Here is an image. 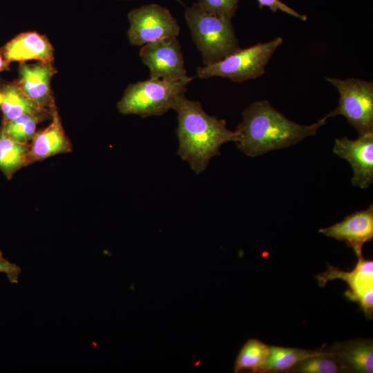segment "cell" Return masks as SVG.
<instances>
[{"label":"cell","mask_w":373,"mask_h":373,"mask_svg":"<svg viewBox=\"0 0 373 373\" xmlns=\"http://www.w3.org/2000/svg\"><path fill=\"white\" fill-rule=\"evenodd\" d=\"M356 265L352 271H343L329 266L323 274L317 276L320 286H325L329 280L336 278L345 281L349 287L346 297L358 303L366 318L371 319L373 314V261L357 255Z\"/></svg>","instance_id":"obj_9"},{"label":"cell","mask_w":373,"mask_h":373,"mask_svg":"<svg viewBox=\"0 0 373 373\" xmlns=\"http://www.w3.org/2000/svg\"><path fill=\"white\" fill-rule=\"evenodd\" d=\"M0 111L3 114L2 124L25 113H46L52 115L27 97L16 80L0 82Z\"/></svg>","instance_id":"obj_16"},{"label":"cell","mask_w":373,"mask_h":373,"mask_svg":"<svg viewBox=\"0 0 373 373\" xmlns=\"http://www.w3.org/2000/svg\"><path fill=\"white\" fill-rule=\"evenodd\" d=\"M128 19V38L133 46H141L162 39L177 37L180 33L177 20L168 9L157 4L135 8L129 12Z\"/></svg>","instance_id":"obj_7"},{"label":"cell","mask_w":373,"mask_h":373,"mask_svg":"<svg viewBox=\"0 0 373 373\" xmlns=\"http://www.w3.org/2000/svg\"><path fill=\"white\" fill-rule=\"evenodd\" d=\"M57 73L52 62L36 64L21 62L19 66L17 84L25 95L51 115L57 110L50 88L53 76Z\"/></svg>","instance_id":"obj_11"},{"label":"cell","mask_w":373,"mask_h":373,"mask_svg":"<svg viewBox=\"0 0 373 373\" xmlns=\"http://www.w3.org/2000/svg\"><path fill=\"white\" fill-rule=\"evenodd\" d=\"M142 46L140 56L150 70V78L172 82L189 77L177 37L162 39Z\"/></svg>","instance_id":"obj_8"},{"label":"cell","mask_w":373,"mask_h":373,"mask_svg":"<svg viewBox=\"0 0 373 373\" xmlns=\"http://www.w3.org/2000/svg\"><path fill=\"white\" fill-rule=\"evenodd\" d=\"M193 77L178 81L150 78L129 84L117 109L123 115H137L144 118L166 113L178 96L185 93L186 86Z\"/></svg>","instance_id":"obj_4"},{"label":"cell","mask_w":373,"mask_h":373,"mask_svg":"<svg viewBox=\"0 0 373 373\" xmlns=\"http://www.w3.org/2000/svg\"><path fill=\"white\" fill-rule=\"evenodd\" d=\"M269 345L256 338L248 340L242 346L236 358L234 372L249 371L258 372L265 362Z\"/></svg>","instance_id":"obj_19"},{"label":"cell","mask_w":373,"mask_h":373,"mask_svg":"<svg viewBox=\"0 0 373 373\" xmlns=\"http://www.w3.org/2000/svg\"><path fill=\"white\" fill-rule=\"evenodd\" d=\"M257 1L260 8L267 7L274 12L280 10L302 21L307 20V17L305 15L299 14L295 10L280 0H257Z\"/></svg>","instance_id":"obj_23"},{"label":"cell","mask_w":373,"mask_h":373,"mask_svg":"<svg viewBox=\"0 0 373 373\" xmlns=\"http://www.w3.org/2000/svg\"><path fill=\"white\" fill-rule=\"evenodd\" d=\"M172 109L178 114L177 153L196 174L204 171L211 159L220 154L223 144L239 139L238 132L228 129L224 119L209 115L199 102L187 99L185 93L177 97Z\"/></svg>","instance_id":"obj_1"},{"label":"cell","mask_w":373,"mask_h":373,"mask_svg":"<svg viewBox=\"0 0 373 373\" xmlns=\"http://www.w3.org/2000/svg\"><path fill=\"white\" fill-rule=\"evenodd\" d=\"M334 153L346 160L353 171L352 183L366 189L373 182V132L352 140L345 136L335 139Z\"/></svg>","instance_id":"obj_10"},{"label":"cell","mask_w":373,"mask_h":373,"mask_svg":"<svg viewBox=\"0 0 373 373\" xmlns=\"http://www.w3.org/2000/svg\"><path fill=\"white\" fill-rule=\"evenodd\" d=\"M6 60L26 62L29 60L53 62L54 48L48 38L36 31L23 32L0 48Z\"/></svg>","instance_id":"obj_13"},{"label":"cell","mask_w":373,"mask_h":373,"mask_svg":"<svg viewBox=\"0 0 373 373\" xmlns=\"http://www.w3.org/2000/svg\"><path fill=\"white\" fill-rule=\"evenodd\" d=\"M72 149V144L56 110L52 114L51 123L44 129L36 132L30 144V155L33 163L57 154L71 152Z\"/></svg>","instance_id":"obj_15"},{"label":"cell","mask_w":373,"mask_h":373,"mask_svg":"<svg viewBox=\"0 0 373 373\" xmlns=\"http://www.w3.org/2000/svg\"><path fill=\"white\" fill-rule=\"evenodd\" d=\"M339 93L338 106L323 119L344 116L358 135L373 132V82L359 79L325 77Z\"/></svg>","instance_id":"obj_6"},{"label":"cell","mask_w":373,"mask_h":373,"mask_svg":"<svg viewBox=\"0 0 373 373\" xmlns=\"http://www.w3.org/2000/svg\"><path fill=\"white\" fill-rule=\"evenodd\" d=\"M9 65L10 64L6 60L0 50V73L8 70L10 69Z\"/></svg>","instance_id":"obj_25"},{"label":"cell","mask_w":373,"mask_h":373,"mask_svg":"<svg viewBox=\"0 0 373 373\" xmlns=\"http://www.w3.org/2000/svg\"><path fill=\"white\" fill-rule=\"evenodd\" d=\"M30 144L16 141L0 128V170L8 179L32 164Z\"/></svg>","instance_id":"obj_17"},{"label":"cell","mask_w":373,"mask_h":373,"mask_svg":"<svg viewBox=\"0 0 373 373\" xmlns=\"http://www.w3.org/2000/svg\"><path fill=\"white\" fill-rule=\"evenodd\" d=\"M184 17L204 66L241 48L231 19L207 13L197 3L186 9Z\"/></svg>","instance_id":"obj_3"},{"label":"cell","mask_w":373,"mask_h":373,"mask_svg":"<svg viewBox=\"0 0 373 373\" xmlns=\"http://www.w3.org/2000/svg\"><path fill=\"white\" fill-rule=\"evenodd\" d=\"M48 115L46 113L22 114L6 124H1V128L13 140L29 144L28 142L32 140L37 132V125Z\"/></svg>","instance_id":"obj_20"},{"label":"cell","mask_w":373,"mask_h":373,"mask_svg":"<svg viewBox=\"0 0 373 373\" xmlns=\"http://www.w3.org/2000/svg\"><path fill=\"white\" fill-rule=\"evenodd\" d=\"M328 350L338 360L344 372H373L372 338H358L336 342Z\"/></svg>","instance_id":"obj_14"},{"label":"cell","mask_w":373,"mask_h":373,"mask_svg":"<svg viewBox=\"0 0 373 373\" xmlns=\"http://www.w3.org/2000/svg\"><path fill=\"white\" fill-rule=\"evenodd\" d=\"M326 124L323 118L311 125H301L287 119L267 100L255 102L242 112L236 131L237 147L246 155L256 157L271 151L297 144L316 134Z\"/></svg>","instance_id":"obj_2"},{"label":"cell","mask_w":373,"mask_h":373,"mask_svg":"<svg viewBox=\"0 0 373 373\" xmlns=\"http://www.w3.org/2000/svg\"><path fill=\"white\" fill-rule=\"evenodd\" d=\"M324 350H305L269 345L268 356L259 373L287 372L291 367L305 358L320 354Z\"/></svg>","instance_id":"obj_18"},{"label":"cell","mask_w":373,"mask_h":373,"mask_svg":"<svg viewBox=\"0 0 373 373\" xmlns=\"http://www.w3.org/2000/svg\"><path fill=\"white\" fill-rule=\"evenodd\" d=\"M288 373H339L343 370L328 348L318 354L300 361Z\"/></svg>","instance_id":"obj_21"},{"label":"cell","mask_w":373,"mask_h":373,"mask_svg":"<svg viewBox=\"0 0 373 373\" xmlns=\"http://www.w3.org/2000/svg\"><path fill=\"white\" fill-rule=\"evenodd\" d=\"M240 0H198L197 3L204 12L231 19L235 15Z\"/></svg>","instance_id":"obj_22"},{"label":"cell","mask_w":373,"mask_h":373,"mask_svg":"<svg viewBox=\"0 0 373 373\" xmlns=\"http://www.w3.org/2000/svg\"><path fill=\"white\" fill-rule=\"evenodd\" d=\"M177 1H178L180 3L184 5L183 3H182V0H177Z\"/></svg>","instance_id":"obj_26"},{"label":"cell","mask_w":373,"mask_h":373,"mask_svg":"<svg viewBox=\"0 0 373 373\" xmlns=\"http://www.w3.org/2000/svg\"><path fill=\"white\" fill-rule=\"evenodd\" d=\"M283 41L278 37L266 43L240 48L216 64L198 67L197 76L201 79L220 77L236 82L256 79L265 73L267 64Z\"/></svg>","instance_id":"obj_5"},{"label":"cell","mask_w":373,"mask_h":373,"mask_svg":"<svg viewBox=\"0 0 373 373\" xmlns=\"http://www.w3.org/2000/svg\"><path fill=\"white\" fill-rule=\"evenodd\" d=\"M21 271V267L6 259L0 250V272L5 273L10 283H17Z\"/></svg>","instance_id":"obj_24"},{"label":"cell","mask_w":373,"mask_h":373,"mask_svg":"<svg viewBox=\"0 0 373 373\" xmlns=\"http://www.w3.org/2000/svg\"><path fill=\"white\" fill-rule=\"evenodd\" d=\"M327 237L343 241L356 256L362 254L365 243L373 238V204L347 216L342 221L318 230Z\"/></svg>","instance_id":"obj_12"}]
</instances>
